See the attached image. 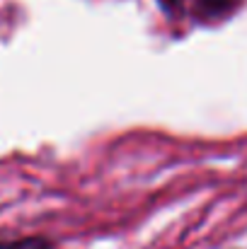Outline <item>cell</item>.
Here are the masks:
<instances>
[{
	"label": "cell",
	"mask_w": 247,
	"mask_h": 249,
	"mask_svg": "<svg viewBox=\"0 0 247 249\" xmlns=\"http://www.w3.org/2000/svg\"><path fill=\"white\" fill-rule=\"evenodd\" d=\"M196 5V15L204 19H216V17H226L228 12H233L240 0H194Z\"/></svg>",
	"instance_id": "1"
},
{
	"label": "cell",
	"mask_w": 247,
	"mask_h": 249,
	"mask_svg": "<svg viewBox=\"0 0 247 249\" xmlns=\"http://www.w3.org/2000/svg\"><path fill=\"white\" fill-rule=\"evenodd\" d=\"M0 249H51V245L41 237H24V240H15V242H2Z\"/></svg>",
	"instance_id": "2"
},
{
	"label": "cell",
	"mask_w": 247,
	"mask_h": 249,
	"mask_svg": "<svg viewBox=\"0 0 247 249\" xmlns=\"http://www.w3.org/2000/svg\"><path fill=\"white\" fill-rule=\"evenodd\" d=\"M167 10H177V5H179V0H160Z\"/></svg>",
	"instance_id": "3"
}]
</instances>
